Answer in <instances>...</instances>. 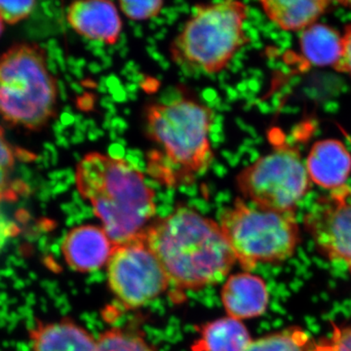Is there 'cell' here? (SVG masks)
Returning <instances> with one entry per match:
<instances>
[{
	"mask_svg": "<svg viewBox=\"0 0 351 351\" xmlns=\"http://www.w3.org/2000/svg\"><path fill=\"white\" fill-rule=\"evenodd\" d=\"M16 154L0 127V202L16 199L17 186L14 181Z\"/></svg>",
	"mask_w": 351,
	"mask_h": 351,
	"instance_id": "obj_20",
	"label": "cell"
},
{
	"mask_svg": "<svg viewBox=\"0 0 351 351\" xmlns=\"http://www.w3.org/2000/svg\"><path fill=\"white\" fill-rule=\"evenodd\" d=\"M311 182L327 191L346 186L351 175V154L336 138L318 141L311 147L306 160Z\"/></svg>",
	"mask_w": 351,
	"mask_h": 351,
	"instance_id": "obj_12",
	"label": "cell"
},
{
	"mask_svg": "<svg viewBox=\"0 0 351 351\" xmlns=\"http://www.w3.org/2000/svg\"><path fill=\"white\" fill-rule=\"evenodd\" d=\"M164 3L159 0L154 1H124L119 2L120 10L127 18L135 21H145L156 17L162 10Z\"/></svg>",
	"mask_w": 351,
	"mask_h": 351,
	"instance_id": "obj_21",
	"label": "cell"
},
{
	"mask_svg": "<svg viewBox=\"0 0 351 351\" xmlns=\"http://www.w3.org/2000/svg\"><path fill=\"white\" fill-rule=\"evenodd\" d=\"M3 20L1 19V17H0V36H1L2 32H3Z\"/></svg>",
	"mask_w": 351,
	"mask_h": 351,
	"instance_id": "obj_25",
	"label": "cell"
},
{
	"mask_svg": "<svg viewBox=\"0 0 351 351\" xmlns=\"http://www.w3.org/2000/svg\"><path fill=\"white\" fill-rule=\"evenodd\" d=\"M58 88L45 53L18 44L0 56V117L13 125L40 130L54 117Z\"/></svg>",
	"mask_w": 351,
	"mask_h": 351,
	"instance_id": "obj_4",
	"label": "cell"
},
{
	"mask_svg": "<svg viewBox=\"0 0 351 351\" xmlns=\"http://www.w3.org/2000/svg\"><path fill=\"white\" fill-rule=\"evenodd\" d=\"M339 4H341V5H345L348 7V8L351 9V2H339Z\"/></svg>",
	"mask_w": 351,
	"mask_h": 351,
	"instance_id": "obj_26",
	"label": "cell"
},
{
	"mask_svg": "<svg viewBox=\"0 0 351 351\" xmlns=\"http://www.w3.org/2000/svg\"><path fill=\"white\" fill-rule=\"evenodd\" d=\"M66 20L80 36L110 45L117 43L122 31L117 6L106 0L73 2L66 11Z\"/></svg>",
	"mask_w": 351,
	"mask_h": 351,
	"instance_id": "obj_11",
	"label": "cell"
},
{
	"mask_svg": "<svg viewBox=\"0 0 351 351\" xmlns=\"http://www.w3.org/2000/svg\"><path fill=\"white\" fill-rule=\"evenodd\" d=\"M32 351H96L97 339L73 320L38 322L29 332Z\"/></svg>",
	"mask_w": 351,
	"mask_h": 351,
	"instance_id": "obj_14",
	"label": "cell"
},
{
	"mask_svg": "<svg viewBox=\"0 0 351 351\" xmlns=\"http://www.w3.org/2000/svg\"><path fill=\"white\" fill-rule=\"evenodd\" d=\"M313 351H351V325L335 327L331 337L314 343Z\"/></svg>",
	"mask_w": 351,
	"mask_h": 351,
	"instance_id": "obj_22",
	"label": "cell"
},
{
	"mask_svg": "<svg viewBox=\"0 0 351 351\" xmlns=\"http://www.w3.org/2000/svg\"><path fill=\"white\" fill-rule=\"evenodd\" d=\"M76 188L115 245L142 237L156 219V195L123 159L91 152L75 172Z\"/></svg>",
	"mask_w": 351,
	"mask_h": 351,
	"instance_id": "obj_2",
	"label": "cell"
},
{
	"mask_svg": "<svg viewBox=\"0 0 351 351\" xmlns=\"http://www.w3.org/2000/svg\"><path fill=\"white\" fill-rule=\"evenodd\" d=\"M36 1H0V17L3 22L15 24L31 15Z\"/></svg>",
	"mask_w": 351,
	"mask_h": 351,
	"instance_id": "obj_23",
	"label": "cell"
},
{
	"mask_svg": "<svg viewBox=\"0 0 351 351\" xmlns=\"http://www.w3.org/2000/svg\"><path fill=\"white\" fill-rule=\"evenodd\" d=\"M96 351L156 350L138 332L125 328H112L97 339Z\"/></svg>",
	"mask_w": 351,
	"mask_h": 351,
	"instance_id": "obj_19",
	"label": "cell"
},
{
	"mask_svg": "<svg viewBox=\"0 0 351 351\" xmlns=\"http://www.w3.org/2000/svg\"><path fill=\"white\" fill-rule=\"evenodd\" d=\"M247 16L248 7L239 1L196 6L172 44L173 59L209 75L221 73L249 43L244 31Z\"/></svg>",
	"mask_w": 351,
	"mask_h": 351,
	"instance_id": "obj_5",
	"label": "cell"
},
{
	"mask_svg": "<svg viewBox=\"0 0 351 351\" xmlns=\"http://www.w3.org/2000/svg\"><path fill=\"white\" fill-rule=\"evenodd\" d=\"M143 237L178 294L216 285L237 263L218 221L189 207L154 219Z\"/></svg>",
	"mask_w": 351,
	"mask_h": 351,
	"instance_id": "obj_1",
	"label": "cell"
},
{
	"mask_svg": "<svg viewBox=\"0 0 351 351\" xmlns=\"http://www.w3.org/2000/svg\"><path fill=\"white\" fill-rule=\"evenodd\" d=\"M221 298L228 316L240 321L263 315L269 301L265 280L250 272L228 277L221 288Z\"/></svg>",
	"mask_w": 351,
	"mask_h": 351,
	"instance_id": "obj_13",
	"label": "cell"
},
{
	"mask_svg": "<svg viewBox=\"0 0 351 351\" xmlns=\"http://www.w3.org/2000/svg\"><path fill=\"white\" fill-rule=\"evenodd\" d=\"M300 44L309 63L334 68L341 58L343 36L329 25L316 23L302 32Z\"/></svg>",
	"mask_w": 351,
	"mask_h": 351,
	"instance_id": "obj_17",
	"label": "cell"
},
{
	"mask_svg": "<svg viewBox=\"0 0 351 351\" xmlns=\"http://www.w3.org/2000/svg\"><path fill=\"white\" fill-rule=\"evenodd\" d=\"M339 73L351 76V24L346 25L343 34V49L338 63L334 66Z\"/></svg>",
	"mask_w": 351,
	"mask_h": 351,
	"instance_id": "obj_24",
	"label": "cell"
},
{
	"mask_svg": "<svg viewBox=\"0 0 351 351\" xmlns=\"http://www.w3.org/2000/svg\"><path fill=\"white\" fill-rule=\"evenodd\" d=\"M107 277L113 295L127 309L144 306L170 288L162 265L143 235L115 246Z\"/></svg>",
	"mask_w": 351,
	"mask_h": 351,
	"instance_id": "obj_8",
	"label": "cell"
},
{
	"mask_svg": "<svg viewBox=\"0 0 351 351\" xmlns=\"http://www.w3.org/2000/svg\"><path fill=\"white\" fill-rule=\"evenodd\" d=\"M332 4L327 0H265L261 2L267 17L285 32H304L316 24Z\"/></svg>",
	"mask_w": 351,
	"mask_h": 351,
	"instance_id": "obj_15",
	"label": "cell"
},
{
	"mask_svg": "<svg viewBox=\"0 0 351 351\" xmlns=\"http://www.w3.org/2000/svg\"><path fill=\"white\" fill-rule=\"evenodd\" d=\"M311 182L299 149L288 144L277 145L258 157L237 177L245 201L279 213H295L311 191Z\"/></svg>",
	"mask_w": 351,
	"mask_h": 351,
	"instance_id": "obj_7",
	"label": "cell"
},
{
	"mask_svg": "<svg viewBox=\"0 0 351 351\" xmlns=\"http://www.w3.org/2000/svg\"><path fill=\"white\" fill-rule=\"evenodd\" d=\"M114 242L101 226L82 225L69 230L62 241L64 262L80 274H90L107 267Z\"/></svg>",
	"mask_w": 351,
	"mask_h": 351,
	"instance_id": "obj_10",
	"label": "cell"
},
{
	"mask_svg": "<svg viewBox=\"0 0 351 351\" xmlns=\"http://www.w3.org/2000/svg\"><path fill=\"white\" fill-rule=\"evenodd\" d=\"M213 119L209 108L189 99L145 108V132L157 149L149 154V169L157 181L168 186L189 184L209 168Z\"/></svg>",
	"mask_w": 351,
	"mask_h": 351,
	"instance_id": "obj_3",
	"label": "cell"
},
{
	"mask_svg": "<svg viewBox=\"0 0 351 351\" xmlns=\"http://www.w3.org/2000/svg\"><path fill=\"white\" fill-rule=\"evenodd\" d=\"M250 332L240 320L223 317L198 328L193 351H244L250 345Z\"/></svg>",
	"mask_w": 351,
	"mask_h": 351,
	"instance_id": "obj_16",
	"label": "cell"
},
{
	"mask_svg": "<svg viewBox=\"0 0 351 351\" xmlns=\"http://www.w3.org/2000/svg\"><path fill=\"white\" fill-rule=\"evenodd\" d=\"M314 343L298 328L267 335L254 339L244 351H313Z\"/></svg>",
	"mask_w": 351,
	"mask_h": 351,
	"instance_id": "obj_18",
	"label": "cell"
},
{
	"mask_svg": "<svg viewBox=\"0 0 351 351\" xmlns=\"http://www.w3.org/2000/svg\"><path fill=\"white\" fill-rule=\"evenodd\" d=\"M219 226L237 263L246 272L258 263H282L294 255L301 242L295 213H279L237 198L219 215Z\"/></svg>",
	"mask_w": 351,
	"mask_h": 351,
	"instance_id": "obj_6",
	"label": "cell"
},
{
	"mask_svg": "<svg viewBox=\"0 0 351 351\" xmlns=\"http://www.w3.org/2000/svg\"><path fill=\"white\" fill-rule=\"evenodd\" d=\"M304 223L320 253L345 263L351 274V186L346 184L320 196Z\"/></svg>",
	"mask_w": 351,
	"mask_h": 351,
	"instance_id": "obj_9",
	"label": "cell"
}]
</instances>
